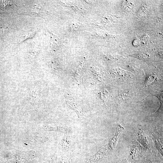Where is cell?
I'll list each match as a JSON object with an SVG mask.
<instances>
[{
  "label": "cell",
  "mask_w": 163,
  "mask_h": 163,
  "mask_svg": "<svg viewBox=\"0 0 163 163\" xmlns=\"http://www.w3.org/2000/svg\"><path fill=\"white\" fill-rule=\"evenodd\" d=\"M142 148L136 141H133L130 146L128 156V161L130 163H140L143 158Z\"/></svg>",
  "instance_id": "cell-1"
},
{
  "label": "cell",
  "mask_w": 163,
  "mask_h": 163,
  "mask_svg": "<svg viewBox=\"0 0 163 163\" xmlns=\"http://www.w3.org/2000/svg\"><path fill=\"white\" fill-rule=\"evenodd\" d=\"M124 130V127L121 125L119 124L117 126L114 135L109 140L108 146V149L109 152H113L116 150L117 144L119 138Z\"/></svg>",
  "instance_id": "cell-2"
},
{
  "label": "cell",
  "mask_w": 163,
  "mask_h": 163,
  "mask_svg": "<svg viewBox=\"0 0 163 163\" xmlns=\"http://www.w3.org/2000/svg\"><path fill=\"white\" fill-rule=\"evenodd\" d=\"M138 140L145 149H148L149 140V137L141 126H139L137 133Z\"/></svg>",
  "instance_id": "cell-3"
},
{
  "label": "cell",
  "mask_w": 163,
  "mask_h": 163,
  "mask_svg": "<svg viewBox=\"0 0 163 163\" xmlns=\"http://www.w3.org/2000/svg\"><path fill=\"white\" fill-rule=\"evenodd\" d=\"M107 152L105 146L102 147L98 152L90 158L87 159V162L90 163H97L103 159Z\"/></svg>",
  "instance_id": "cell-4"
},
{
  "label": "cell",
  "mask_w": 163,
  "mask_h": 163,
  "mask_svg": "<svg viewBox=\"0 0 163 163\" xmlns=\"http://www.w3.org/2000/svg\"><path fill=\"white\" fill-rule=\"evenodd\" d=\"M46 126L47 129L49 130L56 131L64 133H66L69 129L66 126L60 123L47 125Z\"/></svg>",
  "instance_id": "cell-5"
},
{
  "label": "cell",
  "mask_w": 163,
  "mask_h": 163,
  "mask_svg": "<svg viewBox=\"0 0 163 163\" xmlns=\"http://www.w3.org/2000/svg\"><path fill=\"white\" fill-rule=\"evenodd\" d=\"M152 138L154 141L157 149L163 156V145L161 142L159 140V138L155 136L154 134H151Z\"/></svg>",
  "instance_id": "cell-6"
},
{
  "label": "cell",
  "mask_w": 163,
  "mask_h": 163,
  "mask_svg": "<svg viewBox=\"0 0 163 163\" xmlns=\"http://www.w3.org/2000/svg\"><path fill=\"white\" fill-rule=\"evenodd\" d=\"M133 92L129 91L119 93L117 96V100L119 103L124 101L131 97Z\"/></svg>",
  "instance_id": "cell-7"
},
{
  "label": "cell",
  "mask_w": 163,
  "mask_h": 163,
  "mask_svg": "<svg viewBox=\"0 0 163 163\" xmlns=\"http://www.w3.org/2000/svg\"><path fill=\"white\" fill-rule=\"evenodd\" d=\"M70 144V137L66 135L64 136L60 143V145L62 148L67 149L69 148Z\"/></svg>",
  "instance_id": "cell-8"
},
{
  "label": "cell",
  "mask_w": 163,
  "mask_h": 163,
  "mask_svg": "<svg viewBox=\"0 0 163 163\" xmlns=\"http://www.w3.org/2000/svg\"><path fill=\"white\" fill-rule=\"evenodd\" d=\"M113 75L115 76V77H118L119 78H125V76L128 77L129 75H130L129 74L125 73V71L123 70H116L114 72Z\"/></svg>",
  "instance_id": "cell-9"
},
{
  "label": "cell",
  "mask_w": 163,
  "mask_h": 163,
  "mask_svg": "<svg viewBox=\"0 0 163 163\" xmlns=\"http://www.w3.org/2000/svg\"><path fill=\"white\" fill-rule=\"evenodd\" d=\"M153 96L157 97L159 99L160 102V106L159 109L155 113V114H157L159 113L160 111H162L163 109V101H162V92L159 94L154 95Z\"/></svg>",
  "instance_id": "cell-10"
},
{
  "label": "cell",
  "mask_w": 163,
  "mask_h": 163,
  "mask_svg": "<svg viewBox=\"0 0 163 163\" xmlns=\"http://www.w3.org/2000/svg\"><path fill=\"white\" fill-rule=\"evenodd\" d=\"M147 163H157L156 161L155 160L154 158L149 157L147 159Z\"/></svg>",
  "instance_id": "cell-11"
},
{
  "label": "cell",
  "mask_w": 163,
  "mask_h": 163,
  "mask_svg": "<svg viewBox=\"0 0 163 163\" xmlns=\"http://www.w3.org/2000/svg\"><path fill=\"white\" fill-rule=\"evenodd\" d=\"M115 163H130L126 159H123L119 160L116 162Z\"/></svg>",
  "instance_id": "cell-12"
},
{
  "label": "cell",
  "mask_w": 163,
  "mask_h": 163,
  "mask_svg": "<svg viewBox=\"0 0 163 163\" xmlns=\"http://www.w3.org/2000/svg\"><path fill=\"white\" fill-rule=\"evenodd\" d=\"M7 30L6 28H2L0 29V35L2 34H3V32L5 31H6Z\"/></svg>",
  "instance_id": "cell-13"
},
{
  "label": "cell",
  "mask_w": 163,
  "mask_h": 163,
  "mask_svg": "<svg viewBox=\"0 0 163 163\" xmlns=\"http://www.w3.org/2000/svg\"><path fill=\"white\" fill-rule=\"evenodd\" d=\"M61 163H70L69 162L67 161L64 160L62 161Z\"/></svg>",
  "instance_id": "cell-14"
}]
</instances>
